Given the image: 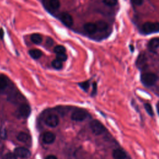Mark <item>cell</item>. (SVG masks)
Segmentation results:
<instances>
[{"label":"cell","instance_id":"cell-1","mask_svg":"<svg viewBox=\"0 0 159 159\" xmlns=\"http://www.w3.org/2000/svg\"><path fill=\"white\" fill-rule=\"evenodd\" d=\"M158 76L153 72H145L140 76V81L142 83L147 87H150L155 85L158 81Z\"/></svg>","mask_w":159,"mask_h":159},{"label":"cell","instance_id":"cell-2","mask_svg":"<svg viewBox=\"0 0 159 159\" xmlns=\"http://www.w3.org/2000/svg\"><path fill=\"white\" fill-rule=\"evenodd\" d=\"M159 30V24L158 22H146L142 25V30L145 34L158 32Z\"/></svg>","mask_w":159,"mask_h":159},{"label":"cell","instance_id":"cell-3","mask_svg":"<svg viewBox=\"0 0 159 159\" xmlns=\"http://www.w3.org/2000/svg\"><path fill=\"white\" fill-rule=\"evenodd\" d=\"M89 127L92 132L96 135H101L106 131V127L104 125L96 119L93 120L89 122Z\"/></svg>","mask_w":159,"mask_h":159},{"label":"cell","instance_id":"cell-4","mask_svg":"<svg viewBox=\"0 0 159 159\" xmlns=\"http://www.w3.org/2000/svg\"><path fill=\"white\" fill-rule=\"evenodd\" d=\"M88 112L87 111L83 109H78L72 112L71 119L75 121H83L88 117Z\"/></svg>","mask_w":159,"mask_h":159},{"label":"cell","instance_id":"cell-5","mask_svg":"<svg viewBox=\"0 0 159 159\" xmlns=\"http://www.w3.org/2000/svg\"><path fill=\"white\" fill-rule=\"evenodd\" d=\"M148 58L145 52H140L135 61V65L140 70H143L147 67Z\"/></svg>","mask_w":159,"mask_h":159},{"label":"cell","instance_id":"cell-6","mask_svg":"<svg viewBox=\"0 0 159 159\" xmlns=\"http://www.w3.org/2000/svg\"><path fill=\"white\" fill-rule=\"evenodd\" d=\"M59 20L64 24L65 26L70 27L73 24V19L72 16L68 12H63L59 14Z\"/></svg>","mask_w":159,"mask_h":159},{"label":"cell","instance_id":"cell-7","mask_svg":"<svg viewBox=\"0 0 159 159\" xmlns=\"http://www.w3.org/2000/svg\"><path fill=\"white\" fill-rule=\"evenodd\" d=\"M147 48L148 50L155 54H157L158 53V48H159V39L158 37H155L148 42Z\"/></svg>","mask_w":159,"mask_h":159},{"label":"cell","instance_id":"cell-8","mask_svg":"<svg viewBox=\"0 0 159 159\" xmlns=\"http://www.w3.org/2000/svg\"><path fill=\"white\" fill-rule=\"evenodd\" d=\"M45 123L50 127H55L59 124V117L56 114H50L46 117Z\"/></svg>","mask_w":159,"mask_h":159},{"label":"cell","instance_id":"cell-9","mask_svg":"<svg viewBox=\"0 0 159 159\" xmlns=\"http://www.w3.org/2000/svg\"><path fill=\"white\" fill-rule=\"evenodd\" d=\"M14 154L16 157L22 158H29L31 155L30 150L24 147H17L15 148Z\"/></svg>","mask_w":159,"mask_h":159},{"label":"cell","instance_id":"cell-10","mask_svg":"<svg viewBox=\"0 0 159 159\" xmlns=\"http://www.w3.org/2000/svg\"><path fill=\"white\" fill-rule=\"evenodd\" d=\"M31 112V108L29 104H22L18 109V114L20 117L27 118L29 116Z\"/></svg>","mask_w":159,"mask_h":159},{"label":"cell","instance_id":"cell-11","mask_svg":"<svg viewBox=\"0 0 159 159\" xmlns=\"http://www.w3.org/2000/svg\"><path fill=\"white\" fill-rule=\"evenodd\" d=\"M55 135L50 131H47L45 132L42 137L43 142L46 144H51L54 142L55 140Z\"/></svg>","mask_w":159,"mask_h":159},{"label":"cell","instance_id":"cell-12","mask_svg":"<svg viewBox=\"0 0 159 159\" xmlns=\"http://www.w3.org/2000/svg\"><path fill=\"white\" fill-rule=\"evenodd\" d=\"M84 30L89 34H94L97 32V27L94 22H86L83 25Z\"/></svg>","mask_w":159,"mask_h":159},{"label":"cell","instance_id":"cell-13","mask_svg":"<svg viewBox=\"0 0 159 159\" xmlns=\"http://www.w3.org/2000/svg\"><path fill=\"white\" fill-rule=\"evenodd\" d=\"M112 157L114 159H126L127 156L122 150L117 148L113 150Z\"/></svg>","mask_w":159,"mask_h":159},{"label":"cell","instance_id":"cell-14","mask_svg":"<svg viewBox=\"0 0 159 159\" xmlns=\"http://www.w3.org/2000/svg\"><path fill=\"white\" fill-rule=\"evenodd\" d=\"M95 24L97 27V31L104 32L108 28L107 23L104 20H98L95 23Z\"/></svg>","mask_w":159,"mask_h":159},{"label":"cell","instance_id":"cell-15","mask_svg":"<svg viewBox=\"0 0 159 159\" xmlns=\"http://www.w3.org/2000/svg\"><path fill=\"white\" fill-rule=\"evenodd\" d=\"M29 55L34 60H37L42 56V52L39 49H31L29 51Z\"/></svg>","mask_w":159,"mask_h":159},{"label":"cell","instance_id":"cell-16","mask_svg":"<svg viewBox=\"0 0 159 159\" xmlns=\"http://www.w3.org/2000/svg\"><path fill=\"white\" fill-rule=\"evenodd\" d=\"M30 40L35 44L39 45L42 42L43 38L42 36L39 34H32L30 35Z\"/></svg>","mask_w":159,"mask_h":159},{"label":"cell","instance_id":"cell-17","mask_svg":"<svg viewBox=\"0 0 159 159\" xmlns=\"http://www.w3.org/2000/svg\"><path fill=\"white\" fill-rule=\"evenodd\" d=\"M7 86V78L4 75H0V93H2Z\"/></svg>","mask_w":159,"mask_h":159},{"label":"cell","instance_id":"cell-18","mask_svg":"<svg viewBox=\"0 0 159 159\" xmlns=\"http://www.w3.org/2000/svg\"><path fill=\"white\" fill-rule=\"evenodd\" d=\"M17 139L19 141L22 142H27L30 139V136L25 132H20L17 135Z\"/></svg>","mask_w":159,"mask_h":159},{"label":"cell","instance_id":"cell-19","mask_svg":"<svg viewBox=\"0 0 159 159\" xmlns=\"http://www.w3.org/2000/svg\"><path fill=\"white\" fill-rule=\"evenodd\" d=\"M48 6L53 10H57L60 7V2L58 0H50L48 1Z\"/></svg>","mask_w":159,"mask_h":159},{"label":"cell","instance_id":"cell-20","mask_svg":"<svg viewBox=\"0 0 159 159\" xmlns=\"http://www.w3.org/2000/svg\"><path fill=\"white\" fill-rule=\"evenodd\" d=\"M79 87L80 88H81L83 91H84L85 92H88L89 86H90V83H89V80H87V81H82L80 83H78Z\"/></svg>","mask_w":159,"mask_h":159},{"label":"cell","instance_id":"cell-21","mask_svg":"<svg viewBox=\"0 0 159 159\" xmlns=\"http://www.w3.org/2000/svg\"><path fill=\"white\" fill-rule=\"evenodd\" d=\"M143 106H144V108H145L146 112H147V114L149 116H154V112H153V107H152V105L150 103H148V102L144 103Z\"/></svg>","mask_w":159,"mask_h":159},{"label":"cell","instance_id":"cell-22","mask_svg":"<svg viewBox=\"0 0 159 159\" xmlns=\"http://www.w3.org/2000/svg\"><path fill=\"white\" fill-rule=\"evenodd\" d=\"M52 66L56 70H61L63 68V63L57 59H55L52 61Z\"/></svg>","mask_w":159,"mask_h":159},{"label":"cell","instance_id":"cell-23","mask_svg":"<svg viewBox=\"0 0 159 159\" xmlns=\"http://www.w3.org/2000/svg\"><path fill=\"white\" fill-rule=\"evenodd\" d=\"M53 52L56 54H60V53H64L66 52V48L63 45H57L53 48Z\"/></svg>","mask_w":159,"mask_h":159},{"label":"cell","instance_id":"cell-24","mask_svg":"<svg viewBox=\"0 0 159 159\" xmlns=\"http://www.w3.org/2000/svg\"><path fill=\"white\" fill-rule=\"evenodd\" d=\"M102 3H104L105 5L109 6V7H113L117 5L118 3V1L116 0H103Z\"/></svg>","mask_w":159,"mask_h":159},{"label":"cell","instance_id":"cell-25","mask_svg":"<svg viewBox=\"0 0 159 159\" xmlns=\"http://www.w3.org/2000/svg\"><path fill=\"white\" fill-rule=\"evenodd\" d=\"M67 58H68V56L65 53H60V54H57V55H56V59L60 61L62 63L66 61Z\"/></svg>","mask_w":159,"mask_h":159},{"label":"cell","instance_id":"cell-26","mask_svg":"<svg viewBox=\"0 0 159 159\" xmlns=\"http://www.w3.org/2000/svg\"><path fill=\"white\" fill-rule=\"evenodd\" d=\"M97 88H98V85L96 81H93L92 83V91H91V96H94L96 93H97Z\"/></svg>","mask_w":159,"mask_h":159},{"label":"cell","instance_id":"cell-27","mask_svg":"<svg viewBox=\"0 0 159 159\" xmlns=\"http://www.w3.org/2000/svg\"><path fill=\"white\" fill-rule=\"evenodd\" d=\"M2 159H17V158L14 153H7L2 157Z\"/></svg>","mask_w":159,"mask_h":159},{"label":"cell","instance_id":"cell-28","mask_svg":"<svg viewBox=\"0 0 159 159\" xmlns=\"http://www.w3.org/2000/svg\"><path fill=\"white\" fill-rule=\"evenodd\" d=\"M54 43L53 40L51 37H47L45 41V45L48 47H51Z\"/></svg>","mask_w":159,"mask_h":159},{"label":"cell","instance_id":"cell-29","mask_svg":"<svg viewBox=\"0 0 159 159\" xmlns=\"http://www.w3.org/2000/svg\"><path fill=\"white\" fill-rule=\"evenodd\" d=\"M130 2L132 4H134L135 6H140L143 3V1H142V0H135V1H131Z\"/></svg>","mask_w":159,"mask_h":159},{"label":"cell","instance_id":"cell-30","mask_svg":"<svg viewBox=\"0 0 159 159\" xmlns=\"http://www.w3.org/2000/svg\"><path fill=\"white\" fill-rule=\"evenodd\" d=\"M46 159H58V158H57L56 156H55L53 155H50L47 157Z\"/></svg>","mask_w":159,"mask_h":159},{"label":"cell","instance_id":"cell-31","mask_svg":"<svg viewBox=\"0 0 159 159\" xmlns=\"http://www.w3.org/2000/svg\"><path fill=\"white\" fill-rule=\"evenodd\" d=\"M4 37V30L2 29H0V39H2Z\"/></svg>","mask_w":159,"mask_h":159},{"label":"cell","instance_id":"cell-32","mask_svg":"<svg viewBox=\"0 0 159 159\" xmlns=\"http://www.w3.org/2000/svg\"><path fill=\"white\" fill-rule=\"evenodd\" d=\"M129 48H130V51L132 52H133L134 51V47L131 44V45H129Z\"/></svg>","mask_w":159,"mask_h":159}]
</instances>
